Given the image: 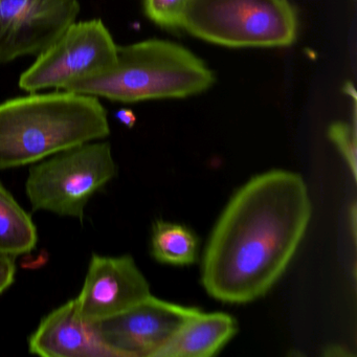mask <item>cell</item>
I'll use <instances>...</instances> for the list:
<instances>
[{
    "label": "cell",
    "instance_id": "cell-15",
    "mask_svg": "<svg viewBox=\"0 0 357 357\" xmlns=\"http://www.w3.org/2000/svg\"><path fill=\"white\" fill-rule=\"evenodd\" d=\"M328 135L346 160L353 178L356 181V123L353 125L344 122L334 123L330 126Z\"/></svg>",
    "mask_w": 357,
    "mask_h": 357
},
{
    "label": "cell",
    "instance_id": "cell-16",
    "mask_svg": "<svg viewBox=\"0 0 357 357\" xmlns=\"http://www.w3.org/2000/svg\"><path fill=\"white\" fill-rule=\"evenodd\" d=\"M15 258L0 254V294H3L15 280Z\"/></svg>",
    "mask_w": 357,
    "mask_h": 357
},
{
    "label": "cell",
    "instance_id": "cell-12",
    "mask_svg": "<svg viewBox=\"0 0 357 357\" xmlns=\"http://www.w3.org/2000/svg\"><path fill=\"white\" fill-rule=\"evenodd\" d=\"M38 235L32 217L0 183V254L16 257L30 254Z\"/></svg>",
    "mask_w": 357,
    "mask_h": 357
},
{
    "label": "cell",
    "instance_id": "cell-2",
    "mask_svg": "<svg viewBox=\"0 0 357 357\" xmlns=\"http://www.w3.org/2000/svg\"><path fill=\"white\" fill-rule=\"evenodd\" d=\"M110 135L99 98L33 93L0 103V170L36 164Z\"/></svg>",
    "mask_w": 357,
    "mask_h": 357
},
{
    "label": "cell",
    "instance_id": "cell-8",
    "mask_svg": "<svg viewBox=\"0 0 357 357\" xmlns=\"http://www.w3.org/2000/svg\"><path fill=\"white\" fill-rule=\"evenodd\" d=\"M199 311L151 294L120 314L93 323L118 357H153Z\"/></svg>",
    "mask_w": 357,
    "mask_h": 357
},
{
    "label": "cell",
    "instance_id": "cell-6",
    "mask_svg": "<svg viewBox=\"0 0 357 357\" xmlns=\"http://www.w3.org/2000/svg\"><path fill=\"white\" fill-rule=\"evenodd\" d=\"M118 45L101 20L70 24L34 63L22 73L20 89L33 93L64 91L76 81L96 76L114 66Z\"/></svg>",
    "mask_w": 357,
    "mask_h": 357
},
{
    "label": "cell",
    "instance_id": "cell-9",
    "mask_svg": "<svg viewBox=\"0 0 357 357\" xmlns=\"http://www.w3.org/2000/svg\"><path fill=\"white\" fill-rule=\"evenodd\" d=\"M150 296L149 283L132 257L93 254L76 302L81 317L93 323L120 314Z\"/></svg>",
    "mask_w": 357,
    "mask_h": 357
},
{
    "label": "cell",
    "instance_id": "cell-7",
    "mask_svg": "<svg viewBox=\"0 0 357 357\" xmlns=\"http://www.w3.org/2000/svg\"><path fill=\"white\" fill-rule=\"evenodd\" d=\"M80 11L78 0H0V63L40 55Z\"/></svg>",
    "mask_w": 357,
    "mask_h": 357
},
{
    "label": "cell",
    "instance_id": "cell-17",
    "mask_svg": "<svg viewBox=\"0 0 357 357\" xmlns=\"http://www.w3.org/2000/svg\"><path fill=\"white\" fill-rule=\"evenodd\" d=\"M116 118L128 128H132L137 122V116L131 109H121L116 114Z\"/></svg>",
    "mask_w": 357,
    "mask_h": 357
},
{
    "label": "cell",
    "instance_id": "cell-5",
    "mask_svg": "<svg viewBox=\"0 0 357 357\" xmlns=\"http://www.w3.org/2000/svg\"><path fill=\"white\" fill-rule=\"evenodd\" d=\"M116 173L110 144L91 142L33 164L26 193L34 211L82 221L91 198Z\"/></svg>",
    "mask_w": 357,
    "mask_h": 357
},
{
    "label": "cell",
    "instance_id": "cell-3",
    "mask_svg": "<svg viewBox=\"0 0 357 357\" xmlns=\"http://www.w3.org/2000/svg\"><path fill=\"white\" fill-rule=\"evenodd\" d=\"M213 83V73L189 50L170 41L150 39L118 47L112 68L76 81L64 91L137 103L189 97Z\"/></svg>",
    "mask_w": 357,
    "mask_h": 357
},
{
    "label": "cell",
    "instance_id": "cell-10",
    "mask_svg": "<svg viewBox=\"0 0 357 357\" xmlns=\"http://www.w3.org/2000/svg\"><path fill=\"white\" fill-rule=\"evenodd\" d=\"M29 351L43 357H118L95 323L81 317L76 298L52 311L29 338Z\"/></svg>",
    "mask_w": 357,
    "mask_h": 357
},
{
    "label": "cell",
    "instance_id": "cell-1",
    "mask_svg": "<svg viewBox=\"0 0 357 357\" xmlns=\"http://www.w3.org/2000/svg\"><path fill=\"white\" fill-rule=\"evenodd\" d=\"M312 216L301 175L271 170L242 185L219 217L204 250L202 282L212 298L246 304L285 273Z\"/></svg>",
    "mask_w": 357,
    "mask_h": 357
},
{
    "label": "cell",
    "instance_id": "cell-14",
    "mask_svg": "<svg viewBox=\"0 0 357 357\" xmlns=\"http://www.w3.org/2000/svg\"><path fill=\"white\" fill-rule=\"evenodd\" d=\"M189 0H144L146 15L158 26H181Z\"/></svg>",
    "mask_w": 357,
    "mask_h": 357
},
{
    "label": "cell",
    "instance_id": "cell-4",
    "mask_svg": "<svg viewBox=\"0 0 357 357\" xmlns=\"http://www.w3.org/2000/svg\"><path fill=\"white\" fill-rule=\"evenodd\" d=\"M181 28L225 47H275L294 43L298 22L287 0H189Z\"/></svg>",
    "mask_w": 357,
    "mask_h": 357
},
{
    "label": "cell",
    "instance_id": "cell-11",
    "mask_svg": "<svg viewBox=\"0 0 357 357\" xmlns=\"http://www.w3.org/2000/svg\"><path fill=\"white\" fill-rule=\"evenodd\" d=\"M237 331V321L227 313H204L200 310L153 357L213 356Z\"/></svg>",
    "mask_w": 357,
    "mask_h": 357
},
{
    "label": "cell",
    "instance_id": "cell-13",
    "mask_svg": "<svg viewBox=\"0 0 357 357\" xmlns=\"http://www.w3.org/2000/svg\"><path fill=\"white\" fill-rule=\"evenodd\" d=\"M198 239L195 234L176 223L158 221L152 229L151 252L158 262L190 265L197 260Z\"/></svg>",
    "mask_w": 357,
    "mask_h": 357
}]
</instances>
